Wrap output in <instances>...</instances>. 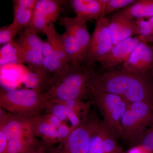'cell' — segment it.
<instances>
[{"label": "cell", "mask_w": 153, "mask_h": 153, "mask_svg": "<svg viewBox=\"0 0 153 153\" xmlns=\"http://www.w3.org/2000/svg\"><path fill=\"white\" fill-rule=\"evenodd\" d=\"M0 55L1 67L9 64L24 63L22 52L15 39L1 47Z\"/></svg>", "instance_id": "7402d4cb"}, {"label": "cell", "mask_w": 153, "mask_h": 153, "mask_svg": "<svg viewBox=\"0 0 153 153\" xmlns=\"http://www.w3.org/2000/svg\"><path fill=\"white\" fill-rule=\"evenodd\" d=\"M14 19L12 24L22 31L29 25L37 0H14Z\"/></svg>", "instance_id": "ac0fdd59"}, {"label": "cell", "mask_w": 153, "mask_h": 153, "mask_svg": "<svg viewBox=\"0 0 153 153\" xmlns=\"http://www.w3.org/2000/svg\"><path fill=\"white\" fill-rule=\"evenodd\" d=\"M149 126H153L152 103L147 101L130 102L122 118L121 139L131 146Z\"/></svg>", "instance_id": "8992f818"}, {"label": "cell", "mask_w": 153, "mask_h": 153, "mask_svg": "<svg viewBox=\"0 0 153 153\" xmlns=\"http://www.w3.org/2000/svg\"><path fill=\"white\" fill-rule=\"evenodd\" d=\"M136 1L134 0H108L104 14L101 17H105L106 15L119 9L126 7H127Z\"/></svg>", "instance_id": "f546056e"}, {"label": "cell", "mask_w": 153, "mask_h": 153, "mask_svg": "<svg viewBox=\"0 0 153 153\" xmlns=\"http://www.w3.org/2000/svg\"><path fill=\"white\" fill-rule=\"evenodd\" d=\"M16 41L22 52L24 63L28 65L30 71L46 74L43 70L44 41L36 34L25 30Z\"/></svg>", "instance_id": "8fae6325"}, {"label": "cell", "mask_w": 153, "mask_h": 153, "mask_svg": "<svg viewBox=\"0 0 153 153\" xmlns=\"http://www.w3.org/2000/svg\"></svg>", "instance_id": "d590c367"}, {"label": "cell", "mask_w": 153, "mask_h": 153, "mask_svg": "<svg viewBox=\"0 0 153 153\" xmlns=\"http://www.w3.org/2000/svg\"><path fill=\"white\" fill-rule=\"evenodd\" d=\"M39 140L34 134H24L8 140L7 153H25L36 144Z\"/></svg>", "instance_id": "603a6c76"}, {"label": "cell", "mask_w": 153, "mask_h": 153, "mask_svg": "<svg viewBox=\"0 0 153 153\" xmlns=\"http://www.w3.org/2000/svg\"><path fill=\"white\" fill-rule=\"evenodd\" d=\"M127 153H153V152L148 150L141 146H137L131 147Z\"/></svg>", "instance_id": "d6a6232c"}, {"label": "cell", "mask_w": 153, "mask_h": 153, "mask_svg": "<svg viewBox=\"0 0 153 153\" xmlns=\"http://www.w3.org/2000/svg\"><path fill=\"white\" fill-rule=\"evenodd\" d=\"M8 140L4 133L0 131V153L7 152Z\"/></svg>", "instance_id": "1f68e13d"}, {"label": "cell", "mask_w": 153, "mask_h": 153, "mask_svg": "<svg viewBox=\"0 0 153 153\" xmlns=\"http://www.w3.org/2000/svg\"><path fill=\"white\" fill-rule=\"evenodd\" d=\"M108 0H71L69 1L76 16L85 20L97 21L104 14Z\"/></svg>", "instance_id": "e0dca14e"}, {"label": "cell", "mask_w": 153, "mask_h": 153, "mask_svg": "<svg viewBox=\"0 0 153 153\" xmlns=\"http://www.w3.org/2000/svg\"><path fill=\"white\" fill-rule=\"evenodd\" d=\"M103 127L102 120L98 118L91 136L88 153H105L102 144Z\"/></svg>", "instance_id": "d4e9b609"}, {"label": "cell", "mask_w": 153, "mask_h": 153, "mask_svg": "<svg viewBox=\"0 0 153 153\" xmlns=\"http://www.w3.org/2000/svg\"><path fill=\"white\" fill-rule=\"evenodd\" d=\"M91 105L90 101L52 100L48 101L44 110L45 113L54 115L73 130L87 120Z\"/></svg>", "instance_id": "52a82bcc"}, {"label": "cell", "mask_w": 153, "mask_h": 153, "mask_svg": "<svg viewBox=\"0 0 153 153\" xmlns=\"http://www.w3.org/2000/svg\"><path fill=\"white\" fill-rule=\"evenodd\" d=\"M153 66V47L141 41L133 50L123 64L124 70L132 73H149Z\"/></svg>", "instance_id": "4fadbf2b"}, {"label": "cell", "mask_w": 153, "mask_h": 153, "mask_svg": "<svg viewBox=\"0 0 153 153\" xmlns=\"http://www.w3.org/2000/svg\"><path fill=\"white\" fill-rule=\"evenodd\" d=\"M50 78L46 74L30 71L23 75L22 81L28 88L43 93Z\"/></svg>", "instance_id": "cb8c5ba5"}, {"label": "cell", "mask_w": 153, "mask_h": 153, "mask_svg": "<svg viewBox=\"0 0 153 153\" xmlns=\"http://www.w3.org/2000/svg\"><path fill=\"white\" fill-rule=\"evenodd\" d=\"M137 146H141L148 150L153 152V126L147 129L131 146L132 147Z\"/></svg>", "instance_id": "f1b7e54d"}, {"label": "cell", "mask_w": 153, "mask_h": 153, "mask_svg": "<svg viewBox=\"0 0 153 153\" xmlns=\"http://www.w3.org/2000/svg\"><path fill=\"white\" fill-rule=\"evenodd\" d=\"M141 41L137 36L130 37L114 44L108 54L99 62L102 68H111L124 63Z\"/></svg>", "instance_id": "9a60e30c"}, {"label": "cell", "mask_w": 153, "mask_h": 153, "mask_svg": "<svg viewBox=\"0 0 153 153\" xmlns=\"http://www.w3.org/2000/svg\"><path fill=\"white\" fill-rule=\"evenodd\" d=\"M102 117L103 125L117 140L121 137V120L127 108L128 102L116 94L93 91L90 97Z\"/></svg>", "instance_id": "5b68a950"}, {"label": "cell", "mask_w": 153, "mask_h": 153, "mask_svg": "<svg viewBox=\"0 0 153 153\" xmlns=\"http://www.w3.org/2000/svg\"><path fill=\"white\" fill-rule=\"evenodd\" d=\"M93 91L113 94L128 102L153 103V76L151 73L138 74L125 70L106 71L97 74Z\"/></svg>", "instance_id": "6da1fadb"}, {"label": "cell", "mask_w": 153, "mask_h": 153, "mask_svg": "<svg viewBox=\"0 0 153 153\" xmlns=\"http://www.w3.org/2000/svg\"><path fill=\"white\" fill-rule=\"evenodd\" d=\"M98 118L95 111H91L84 122L66 138L49 149L48 153H88L91 136Z\"/></svg>", "instance_id": "ba28073f"}, {"label": "cell", "mask_w": 153, "mask_h": 153, "mask_svg": "<svg viewBox=\"0 0 153 153\" xmlns=\"http://www.w3.org/2000/svg\"><path fill=\"white\" fill-rule=\"evenodd\" d=\"M42 53L43 71L49 77H51L66 67L54 52L52 45L48 41H44Z\"/></svg>", "instance_id": "d6986e66"}, {"label": "cell", "mask_w": 153, "mask_h": 153, "mask_svg": "<svg viewBox=\"0 0 153 153\" xmlns=\"http://www.w3.org/2000/svg\"><path fill=\"white\" fill-rule=\"evenodd\" d=\"M139 29V35L142 41L146 43H153V25L144 19H137Z\"/></svg>", "instance_id": "4316f807"}, {"label": "cell", "mask_w": 153, "mask_h": 153, "mask_svg": "<svg viewBox=\"0 0 153 153\" xmlns=\"http://www.w3.org/2000/svg\"><path fill=\"white\" fill-rule=\"evenodd\" d=\"M148 21L150 22L152 25H153V16L149 18V19H148Z\"/></svg>", "instance_id": "836d02e7"}, {"label": "cell", "mask_w": 153, "mask_h": 153, "mask_svg": "<svg viewBox=\"0 0 153 153\" xmlns=\"http://www.w3.org/2000/svg\"><path fill=\"white\" fill-rule=\"evenodd\" d=\"M22 31L11 24L0 29V44L5 45L14 40L15 36L21 34Z\"/></svg>", "instance_id": "83f0119b"}, {"label": "cell", "mask_w": 153, "mask_h": 153, "mask_svg": "<svg viewBox=\"0 0 153 153\" xmlns=\"http://www.w3.org/2000/svg\"><path fill=\"white\" fill-rule=\"evenodd\" d=\"M84 64L70 63L50 77L43 93L49 101L85 100L90 98L97 74L91 67Z\"/></svg>", "instance_id": "7a4b0ae2"}, {"label": "cell", "mask_w": 153, "mask_h": 153, "mask_svg": "<svg viewBox=\"0 0 153 153\" xmlns=\"http://www.w3.org/2000/svg\"><path fill=\"white\" fill-rule=\"evenodd\" d=\"M120 13L134 19L153 16V0H138L120 11Z\"/></svg>", "instance_id": "ffe728a7"}, {"label": "cell", "mask_w": 153, "mask_h": 153, "mask_svg": "<svg viewBox=\"0 0 153 153\" xmlns=\"http://www.w3.org/2000/svg\"><path fill=\"white\" fill-rule=\"evenodd\" d=\"M151 74H152V75L153 76V66L152 68V70H151Z\"/></svg>", "instance_id": "e575fe53"}, {"label": "cell", "mask_w": 153, "mask_h": 153, "mask_svg": "<svg viewBox=\"0 0 153 153\" xmlns=\"http://www.w3.org/2000/svg\"><path fill=\"white\" fill-rule=\"evenodd\" d=\"M87 21L76 16L59 18V24L65 32L62 35L63 43L69 62L74 65L85 64L91 36L87 29Z\"/></svg>", "instance_id": "3957f363"}, {"label": "cell", "mask_w": 153, "mask_h": 153, "mask_svg": "<svg viewBox=\"0 0 153 153\" xmlns=\"http://www.w3.org/2000/svg\"><path fill=\"white\" fill-rule=\"evenodd\" d=\"M33 134L48 149L53 147L68 136L72 129L67 125L56 126L49 123L40 114L31 118Z\"/></svg>", "instance_id": "7c38bea8"}, {"label": "cell", "mask_w": 153, "mask_h": 153, "mask_svg": "<svg viewBox=\"0 0 153 153\" xmlns=\"http://www.w3.org/2000/svg\"><path fill=\"white\" fill-rule=\"evenodd\" d=\"M102 144L105 153H126L121 147L118 144L117 140L107 129L104 125L102 133Z\"/></svg>", "instance_id": "484cf974"}, {"label": "cell", "mask_w": 153, "mask_h": 153, "mask_svg": "<svg viewBox=\"0 0 153 153\" xmlns=\"http://www.w3.org/2000/svg\"><path fill=\"white\" fill-rule=\"evenodd\" d=\"M109 22V19L105 17H100L97 21L85 57V64L89 67L100 62L113 46Z\"/></svg>", "instance_id": "9c48e42d"}, {"label": "cell", "mask_w": 153, "mask_h": 153, "mask_svg": "<svg viewBox=\"0 0 153 153\" xmlns=\"http://www.w3.org/2000/svg\"><path fill=\"white\" fill-rule=\"evenodd\" d=\"M48 41L51 45L54 52L58 55L61 62L66 66L70 63L63 43L62 35L57 33L55 29V24L49 25L44 31Z\"/></svg>", "instance_id": "44dd1931"}, {"label": "cell", "mask_w": 153, "mask_h": 153, "mask_svg": "<svg viewBox=\"0 0 153 153\" xmlns=\"http://www.w3.org/2000/svg\"><path fill=\"white\" fill-rule=\"evenodd\" d=\"M48 150L41 140H39L36 144L30 148L25 153H48Z\"/></svg>", "instance_id": "4dcf8cb0"}, {"label": "cell", "mask_w": 153, "mask_h": 153, "mask_svg": "<svg viewBox=\"0 0 153 153\" xmlns=\"http://www.w3.org/2000/svg\"><path fill=\"white\" fill-rule=\"evenodd\" d=\"M64 1L37 0L30 24L25 30L37 34L43 33L49 25L55 24L63 11Z\"/></svg>", "instance_id": "30bf717a"}, {"label": "cell", "mask_w": 153, "mask_h": 153, "mask_svg": "<svg viewBox=\"0 0 153 153\" xmlns=\"http://www.w3.org/2000/svg\"><path fill=\"white\" fill-rule=\"evenodd\" d=\"M49 99L46 94L30 88L0 91V105L9 112L32 118L45 110Z\"/></svg>", "instance_id": "277c9868"}, {"label": "cell", "mask_w": 153, "mask_h": 153, "mask_svg": "<svg viewBox=\"0 0 153 153\" xmlns=\"http://www.w3.org/2000/svg\"><path fill=\"white\" fill-rule=\"evenodd\" d=\"M109 28L114 45L134 35L140 34L137 20L119 12L109 20Z\"/></svg>", "instance_id": "5bb4252c"}, {"label": "cell", "mask_w": 153, "mask_h": 153, "mask_svg": "<svg viewBox=\"0 0 153 153\" xmlns=\"http://www.w3.org/2000/svg\"><path fill=\"white\" fill-rule=\"evenodd\" d=\"M0 131L4 133L8 140L24 134H33L31 118L6 113L0 117Z\"/></svg>", "instance_id": "2e32d148"}]
</instances>
